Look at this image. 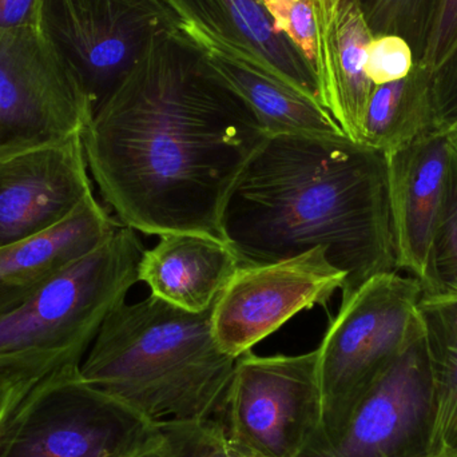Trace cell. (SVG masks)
Returning <instances> with one entry per match:
<instances>
[{
	"instance_id": "cell-12",
	"label": "cell",
	"mask_w": 457,
	"mask_h": 457,
	"mask_svg": "<svg viewBox=\"0 0 457 457\" xmlns=\"http://www.w3.org/2000/svg\"><path fill=\"white\" fill-rule=\"evenodd\" d=\"M431 392L421 321L399 356L360 397L337 436L300 457H404L415 437L427 435Z\"/></svg>"
},
{
	"instance_id": "cell-26",
	"label": "cell",
	"mask_w": 457,
	"mask_h": 457,
	"mask_svg": "<svg viewBox=\"0 0 457 457\" xmlns=\"http://www.w3.org/2000/svg\"><path fill=\"white\" fill-rule=\"evenodd\" d=\"M457 48V0H439L426 53L418 63L432 72Z\"/></svg>"
},
{
	"instance_id": "cell-30",
	"label": "cell",
	"mask_w": 457,
	"mask_h": 457,
	"mask_svg": "<svg viewBox=\"0 0 457 457\" xmlns=\"http://www.w3.org/2000/svg\"><path fill=\"white\" fill-rule=\"evenodd\" d=\"M163 434V432H162ZM136 457H173L171 456L170 451H169L168 443H166L165 435H163L162 443L155 445V447L149 448V450L144 451Z\"/></svg>"
},
{
	"instance_id": "cell-29",
	"label": "cell",
	"mask_w": 457,
	"mask_h": 457,
	"mask_svg": "<svg viewBox=\"0 0 457 457\" xmlns=\"http://www.w3.org/2000/svg\"><path fill=\"white\" fill-rule=\"evenodd\" d=\"M262 2L265 7L268 8L269 13L273 18L274 26H276V21H278L279 16L284 12L289 0H262Z\"/></svg>"
},
{
	"instance_id": "cell-14",
	"label": "cell",
	"mask_w": 457,
	"mask_h": 457,
	"mask_svg": "<svg viewBox=\"0 0 457 457\" xmlns=\"http://www.w3.org/2000/svg\"><path fill=\"white\" fill-rule=\"evenodd\" d=\"M450 147L451 134L431 133L386 154L397 266L419 281L439 217Z\"/></svg>"
},
{
	"instance_id": "cell-8",
	"label": "cell",
	"mask_w": 457,
	"mask_h": 457,
	"mask_svg": "<svg viewBox=\"0 0 457 457\" xmlns=\"http://www.w3.org/2000/svg\"><path fill=\"white\" fill-rule=\"evenodd\" d=\"M96 107L42 26L0 29V147L85 130Z\"/></svg>"
},
{
	"instance_id": "cell-24",
	"label": "cell",
	"mask_w": 457,
	"mask_h": 457,
	"mask_svg": "<svg viewBox=\"0 0 457 457\" xmlns=\"http://www.w3.org/2000/svg\"><path fill=\"white\" fill-rule=\"evenodd\" d=\"M415 64L412 48L399 35H375L368 45L365 72L375 86L403 79Z\"/></svg>"
},
{
	"instance_id": "cell-23",
	"label": "cell",
	"mask_w": 457,
	"mask_h": 457,
	"mask_svg": "<svg viewBox=\"0 0 457 457\" xmlns=\"http://www.w3.org/2000/svg\"><path fill=\"white\" fill-rule=\"evenodd\" d=\"M67 367L46 359L0 360V432L40 381Z\"/></svg>"
},
{
	"instance_id": "cell-9",
	"label": "cell",
	"mask_w": 457,
	"mask_h": 457,
	"mask_svg": "<svg viewBox=\"0 0 457 457\" xmlns=\"http://www.w3.org/2000/svg\"><path fill=\"white\" fill-rule=\"evenodd\" d=\"M40 24L79 74L94 107L133 69L154 35L176 29L163 0H39Z\"/></svg>"
},
{
	"instance_id": "cell-21",
	"label": "cell",
	"mask_w": 457,
	"mask_h": 457,
	"mask_svg": "<svg viewBox=\"0 0 457 457\" xmlns=\"http://www.w3.org/2000/svg\"><path fill=\"white\" fill-rule=\"evenodd\" d=\"M451 134L450 158L439 217L420 279L424 300L457 297V133Z\"/></svg>"
},
{
	"instance_id": "cell-6",
	"label": "cell",
	"mask_w": 457,
	"mask_h": 457,
	"mask_svg": "<svg viewBox=\"0 0 457 457\" xmlns=\"http://www.w3.org/2000/svg\"><path fill=\"white\" fill-rule=\"evenodd\" d=\"M158 427L94 388L80 367L51 373L0 432V457H136L162 443Z\"/></svg>"
},
{
	"instance_id": "cell-13",
	"label": "cell",
	"mask_w": 457,
	"mask_h": 457,
	"mask_svg": "<svg viewBox=\"0 0 457 457\" xmlns=\"http://www.w3.org/2000/svg\"><path fill=\"white\" fill-rule=\"evenodd\" d=\"M176 29L193 46L273 75L321 104L305 56L274 26L262 0H163ZM324 107V106H322Z\"/></svg>"
},
{
	"instance_id": "cell-28",
	"label": "cell",
	"mask_w": 457,
	"mask_h": 457,
	"mask_svg": "<svg viewBox=\"0 0 457 457\" xmlns=\"http://www.w3.org/2000/svg\"><path fill=\"white\" fill-rule=\"evenodd\" d=\"M42 26L39 0H0V29Z\"/></svg>"
},
{
	"instance_id": "cell-20",
	"label": "cell",
	"mask_w": 457,
	"mask_h": 457,
	"mask_svg": "<svg viewBox=\"0 0 457 457\" xmlns=\"http://www.w3.org/2000/svg\"><path fill=\"white\" fill-rule=\"evenodd\" d=\"M432 80L434 72L416 63L403 79L375 86L362 120L361 144L389 154L437 133Z\"/></svg>"
},
{
	"instance_id": "cell-7",
	"label": "cell",
	"mask_w": 457,
	"mask_h": 457,
	"mask_svg": "<svg viewBox=\"0 0 457 457\" xmlns=\"http://www.w3.org/2000/svg\"><path fill=\"white\" fill-rule=\"evenodd\" d=\"M220 424L241 457L303 455L322 428L319 348L295 356H239Z\"/></svg>"
},
{
	"instance_id": "cell-27",
	"label": "cell",
	"mask_w": 457,
	"mask_h": 457,
	"mask_svg": "<svg viewBox=\"0 0 457 457\" xmlns=\"http://www.w3.org/2000/svg\"><path fill=\"white\" fill-rule=\"evenodd\" d=\"M432 91L437 133H457V48L435 70Z\"/></svg>"
},
{
	"instance_id": "cell-5",
	"label": "cell",
	"mask_w": 457,
	"mask_h": 457,
	"mask_svg": "<svg viewBox=\"0 0 457 457\" xmlns=\"http://www.w3.org/2000/svg\"><path fill=\"white\" fill-rule=\"evenodd\" d=\"M421 297L418 278L394 271L341 301L319 348L322 428L311 447L337 436L362 394L405 348L421 324Z\"/></svg>"
},
{
	"instance_id": "cell-25",
	"label": "cell",
	"mask_w": 457,
	"mask_h": 457,
	"mask_svg": "<svg viewBox=\"0 0 457 457\" xmlns=\"http://www.w3.org/2000/svg\"><path fill=\"white\" fill-rule=\"evenodd\" d=\"M276 29L282 32L305 56L314 71L317 53L314 0H289L284 12L276 21Z\"/></svg>"
},
{
	"instance_id": "cell-22",
	"label": "cell",
	"mask_w": 457,
	"mask_h": 457,
	"mask_svg": "<svg viewBox=\"0 0 457 457\" xmlns=\"http://www.w3.org/2000/svg\"><path fill=\"white\" fill-rule=\"evenodd\" d=\"M365 21L375 35L404 37L416 63L423 59L439 0H359Z\"/></svg>"
},
{
	"instance_id": "cell-2",
	"label": "cell",
	"mask_w": 457,
	"mask_h": 457,
	"mask_svg": "<svg viewBox=\"0 0 457 457\" xmlns=\"http://www.w3.org/2000/svg\"><path fill=\"white\" fill-rule=\"evenodd\" d=\"M222 233L241 266L321 247L343 300L399 271L384 153L346 136L268 137L228 195Z\"/></svg>"
},
{
	"instance_id": "cell-19",
	"label": "cell",
	"mask_w": 457,
	"mask_h": 457,
	"mask_svg": "<svg viewBox=\"0 0 457 457\" xmlns=\"http://www.w3.org/2000/svg\"><path fill=\"white\" fill-rule=\"evenodd\" d=\"M431 370V415L423 457H457V297L419 303Z\"/></svg>"
},
{
	"instance_id": "cell-4",
	"label": "cell",
	"mask_w": 457,
	"mask_h": 457,
	"mask_svg": "<svg viewBox=\"0 0 457 457\" xmlns=\"http://www.w3.org/2000/svg\"><path fill=\"white\" fill-rule=\"evenodd\" d=\"M141 242L120 227L109 239L0 317V360L80 367L107 317L138 282Z\"/></svg>"
},
{
	"instance_id": "cell-17",
	"label": "cell",
	"mask_w": 457,
	"mask_h": 457,
	"mask_svg": "<svg viewBox=\"0 0 457 457\" xmlns=\"http://www.w3.org/2000/svg\"><path fill=\"white\" fill-rule=\"evenodd\" d=\"M238 269V258L227 242L204 234L165 233L142 253L138 281L155 297L201 313L213 308Z\"/></svg>"
},
{
	"instance_id": "cell-10",
	"label": "cell",
	"mask_w": 457,
	"mask_h": 457,
	"mask_svg": "<svg viewBox=\"0 0 457 457\" xmlns=\"http://www.w3.org/2000/svg\"><path fill=\"white\" fill-rule=\"evenodd\" d=\"M344 282L345 273L327 260L321 247L278 262L241 266L214 303V340L238 359L295 314L327 305Z\"/></svg>"
},
{
	"instance_id": "cell-3",
	"label": "cell",
	"mask_w": 457,
	"mask_h": 457,
	"mask_svg": "<svg viewBox=\"0 0 457 457\" xmlns=\"http://www.w3.org/2000/svg\"><path fill=\"white\" fill-rule=\"evenodd\" d=\"M212 311L192 313L153 295L125 301L102 325L80 376L160 429L220 423L237 359L217 345Z\"/></svg>"
},
{
	"instance_id": "cell-1",
	"label": "cell",
	"mask_w": 457,
	"mask_h": 457,
	"mask_svg": "<svg viewBox=\"0 0 457 457\" xmlns=\"http://www.w3.org/2000/svg\"><path fill=\"white\" fill-rule=\"evenodd\" d=\"M82 137L91 179L122 227L224 242L228 195L268 139L177 29L152 37Z\"/></svg>"
},
{
	"instance_id": "cell-18",
	"label": "cell",
	"mask_w": 457,
	"mask_h": 457,
	"mask_svg": "<svg viewBox=\"0 0 457 457\" xmlns=\"http://www.w3.org/2000/svg\"><path fill=\"white\" fill-rule=\"evenodd\" d=\"M195 48L208 69L244 99L268 137L345 136L329 112L311 96L217 51Z\"/></svg>"
},
{
	"instance_id": "cell-11",
	"label": "cell",
	"mask_w": 457,
	"mask_h": 457,
	"mask_svg": "<svg viewBox=\"0 0 457 457\" xmlns=\"http://www.w3.org/2000/svg\"><path fill=\"white\" fill-rule=\"evenodd\" d=\"M82 133L0 147V247L61 224L94 195Z\"/></svg>"
},
{
	"instance_id": "cell-15",
	"label": "cell",
	"mask_w": 457,
	"mask_h": 457,
	"mask_svg": "<svg viewBox=\"0 0 457 457\" xmlns=\"http://www.w3.org/2000/svg\"><path fill=\"white\" fill-rule=\"evenodd\" d=\"M320 96L344 134L361 144L362 120L373 85L365 72L373 34L359 0H314Z\"/></svg>"
},
{
	"instance_id": "cell-16",
	"label": "cell",
	"mask_w": 457,
	"mask_h": 457,
	"mask_svg": "<svg viewBox=\"0 0 457 457\" xmlns=\"http://www.w3.org/2000/svg\"><path fill=\"white\" fill-rule=\"evenodd\" d=\"M120 227L94 195L61 224L0 247V317L26 303Z\"/></svg>"
},
{
	"instance_id": "cell-31",
	"label": "cell",
	"mask_w": 457,
	"mask_h": 457,
	"mask_svg": "<svg viewBox=\"0 0 457 457\" xmlns=\"http://www.w3.org/2000/svg\"><path fill=\"white\" fill-rule=\"evenodd\" d=\"M415 457H423V456H419V455H418V456H415Z\"/></svg>"
}]
</instances>
